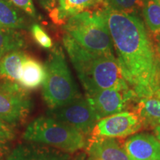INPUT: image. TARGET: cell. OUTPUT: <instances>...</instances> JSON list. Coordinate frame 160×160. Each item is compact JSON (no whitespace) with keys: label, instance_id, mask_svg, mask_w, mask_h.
I'll use <instances>...</instances> for the list:
<instances>
[{"label":"cell","instance_id":"obj_1","mask_svg":"<svg viewBox=\"0 0 160 160\" xmlns=\"http://www.w3.org/2000/svg\"><path fill=\"white\" fill-rule=\"evenodd\" d=\"M102 9L122 76L138 100L160 94V56L139 16Z\"/></svg>","mask_w":160,"mask_h":160},{"label":"cell","instance_id":"obj_2","mask_svg":"<svg viewBox=\"0 0 160 160\" xmlns=\"http://www.w3.org/2000/svg\"><path fill=\"white\" fill-rule=\"evenodd\" d=\"M63 44L86 95L127 84L113 52H90L66 34H64Z\"/></svg>","mask_w":160,"mask_h":160},{"label":"cell","instance_id":"obj_3","mask_svg":"<svg viewBox=\"0 0 160 160\" xmlns=\"http://www.w3.org/2000/svg\"><path fill=\"white\" fill-rule=\"evenodd\" d=\"M45 68L42 97L49 109L68 105L82 97L59 45L53 48Z\"/></svg>","mask_w":160,"mask_h":160},{"label":"cell","instance_id":"obj_4","mask_svg":"<svg viewBox=\"0 0 160 160\" xmlns=\"http://www.w3.org/2000/svg\"><path fill=\"white\" fill-rule=\"evenodd\" d=\"M65 34L93 53L113 52V45L102 9L76 14L63 25Z\"/></svg>","mask_w":160,"mask_h":160},{"label":"cell","instance_id":"obj_5","mask_svg":"<svg viewBox=\"0 0 160 160\" xmlns=\"http://www.w3.org/2000/svg\"><path fill=\"white\" fill-rule=\"evenodd\" d=\"M22 138L27 142L51 146L65 153H74L87 145L83 133L48 116H40L30 122Z\"/></svg>","mask_w":160,"mask_h":160},{"label":"cell","instance_id":"obj_6","mask_svg":"<svg viewBox=\"0 0 160 160\" xmlns=\"http://www.w3.org/2000/svg\"><path fill=\"white\" fill-rule=\"evenodd\" d=\"M27 90L19 83L5 80L0 82V120L13 126L23 122L33 108Z\"/></svg>","mask_w":160,"mask_h":160},{"label":"cell","instance_id":"obj_7","mask_svg":"<svg viewBox=\"0 0 160 160\" xmlns=\"http://www.w3.org/2000/svg\"><path fill=\"white\" fill-rule=\"evenodd\" d=\"M99 120L109 116L128 111V106L137 102V96L128 84L104 89L86 95Z\"/></svg>","mask_w":160,"mask_h":160},{"label":"cell","instance_id":"obj_8","mask_svg":"<svg viewBox=\"0 0 160 160\" xmlns=\"http://www.w3.org/2000/svg\"><path fill=\"white\" fill-rule=\"evenodd\" d=\"M46 114L71 126L84 135L92 133L99 121L91 104L82 97L62 107L48 109Z\"/></svg>","mask_w":160,"mask_h":160},{"label":"cell","instance_id":"obj_9","mask_svg":"<svg viewBox=\"0 0 160 160\" xmlns=\"http://www.w3.org/2000/svg\"><path fill=\"white\" fill-rule=\"evenodd\" d=\"M142 127L135 112L125 111L99 120L92 134L97 137H125L135 134Z\"/></svg>","mask_w":160,"mask_h":160},{"label":"cell","instance_id":"obj_10","mask_svg":"<svg viewBox=\"0 0 160 160\" xmlns=\"http://www.w3.org/2000/svg\"><path fill=\"white\" fill-rule=\"evenodd\" d=\"M124 148L131 160H160V139L150 133L132 135L126 139Z\"/></svg>","mask_w":160,"mask_h":160},{"label":"cell","instance_id":"obj_11","mask_svg":"<svg viewBox=\"0 0 160 160\" xmlns=\"http://www.w3.org/2000/svg\"><path fill=\"white\" fill-rule=\"evenodd\" d=\"M86 147L91 160H131L114 138L93 137Z\"/></svg>","mask_w":160,"mask_h":160},{"label":"cell","instance_id":"obj_12","mask_svg":"<svg viewBox=\"0 0 160 160\" xmlns=\"http://www.w3.org/2000/svg\"><path fill=\"white\" fill-rule=\"evenodd\" d=\"M104 0H58L57 5L49 15L52 21L63 25L67 20L82 12L102 8Z\"/></svg>","mask_w":160,"mask_h":160},{"label":"cell","instance_id":"obj_13","mask_svg":"<svg viewBox=\"0 0 160 160\" xmlns=\"http://www.w3.org/2000/svg\"><path fill=\"white\" fill-rule=\"evenodd\" d=\"M6 160H70L65 152L44 145L22 144L12 150Z\"/></svg>","mask_w":160,"mask_h":160},{"label":"cell","instance_id":"obj_14","mask_svg":"<svg viewBox=\"0 0 160 160\" xmlns=\"http://www.w3.org/2000/svg\"><path fill=\"white\" fill-rule=\"evenodd\" d=\"M45 79V65L37 59L27 56L22 65L18 83L26 90H33L42 85Z\"/></svg>","mask_w":160,"mask_h":160},{"label":"cell","instance_id":"obj_15","mask_svg":"<svg viewBox=\"0 0 160 160\" xmlns=\"http://www.w3.org/2000/svg\"><path fill=\"white\" fill-rule=\"evenodd\" d=\"M29 17L11 0H0V27L18 30L28 28Z\"/></svg>","mask_w":160,"mask_h":160},{"label":"cell","instance_id":"obj_16","mask_svg":"<svg viewBox=\"0 0 160 160\" xmlns=\"http://www.w3.org/2000/svg\"><path fill=\"white\" fill-rule=\"evenodd\" d=\"M136 104L134 112L142 126L152 128L160 126V94L140 99Z\"/></svg>","mask_w":160,"mask_h":160},{"label":"cell","instance_id":"obj_17","mask_svg":"<svg viewBox=\"0 0 160 160\" xmlns=\"http://www.w3.org/2000/svg\"><path fill=\"white\" fill-rule=\"evenodd\" d=\"M27 56L22 50H16L6 53L0 61V77L19 82L22 65Z\"/></svg>","mask_w":160,"mask_h":160},{"label":"cell","instance_id":"obj_18","mask_svg":"<svg viewBox=\"0 0 160 160\" xmlns=\"http://www.w3.org/2000/svg\"><path fill=\"white\" fill-rule=\"evenodd\" d=\"M24 37L17 30L0 27V61L6 53L25 47Z\"/></svg>","mask_w":160,"mask_h":160},{"label":"cell","instance_id":"obj_19","mask_svg":"<svg viewBox=\"0 0 160 160\" xmlns=\"http://www.w3.org/2000/svg\"><path fill=\"white\" fill-rule=\"evenodd\" d=\"M142 10L149 31L155 36L160 34V0H145Z\"/></svg>","mask_w":160,"mask_h":160},{"label":"cell","instance_id":"obj_20","mask_svg":"<svg viewBox=\"0 0 160 160\" xmlns=\"http://www.w3.org/2000/svg\"><path fill=\"white\" fill-rule=\"evenodd\" d=\"M145 0H104V6L113 11L127 13H135L142 8Z\"/></svg>","mask_w":160,"mask_h":160},{"label":"cell","instance_id":"obj_21","mask_svg":"<svg viewBox=\"0 0 160 160\" xmlns=\"http://www.w3.org/2000/svg\"><path fill=\"white\" fill-rule=\"evenodd\" d=\"M31 31L33 39L43 48L51 49L53 47V42L44 29L38 24H33L31 27Z\"/></svg>","mask_w":160,"mask_h":160},{"label":"cell","instance_id":"obj_22","mask_svg":"<svg viewBox=\"0 0 160 160\" xmlns=\"http://www.w3.org/2000/svg\"><path fill=\"white\" fill-rule=\"evenodd\" d=\"M11 1L17 8L21 9L24 13H25L29 17L33 19H37L39 18L32 0H11Z\"/></svg>","mask_w":160,"mask_h":160},{"label":"cell","instance_id":"obj_23","mask_svg":"<svg viewBox=\"0 0 160 160\" xmlns=\"http://www.w3.org/2000/svg\"><path fill=\"white\" fill-rule=\"evenodd\" d=\"M14 131L12 126L0 120V137L8 141L14 138Z\"/></svg>","mask_w":160,"mask_h":160},{"label":"cell","instance_id":"obj_24","mask_svg":"<svg viewBox=\"0 0 160 160\" xmlns=\"http://www.w3.org/2000/svg\"><path fill=\"white\" fill-rule=\"evenodd\" d=\"M44 9L47 10L49 13L57 6L58 0H37Z\"/></svg>","mask_w":160,"mask_h":160},{"label":"cell","instance_id":"obj_25","mask_svg":"<svg viewBox=\"0 0 160 160\" xmlns=\"http://www.w3.org/2000/svg\"><path fill=\"white\" fill-rule=\"evenodd\" d=\"M156 45H157L158 52H159V56H160V34L159 35H156Z\"/></svg>","mask_w":160,"mask_h":160},{"label":"cell","instance_id":"obj_26","mask_svg":"<svg viewBox=\"0 0 160 160\" xmlns=\"http://www.w3.org/2000/svg\"><path fill=\"white\" fill-rule=\"evenodd\" d=\"M6 142H7V140L0 137V152H1L2 150L3 149V148L5 147Z\"/></svg>","mask_w":160,"mask_h":160},{"label":"cell","instance_id":"obj_27","mask_svg":"<svg viewBox=\"0 0 160 160\" xmlns=\"http://www.w3.org/2000/svg\"><path fill=\"white\" fill-rule=\"evenodd\" d=\"M154 133L156 137L160 139V126H157V127L154 128Z\"/></svg>","mask_w":160,"mask_h":160},{"label":"cell","instance_id":"obj_28","mask_svg":"<svg viewBox=\"0 0 160 160\" xmlns=\"http://www.w3.org/2000/svg\"><path fill=\"white\" fill-rule=\"evenodd\" d=\"M76 160H91V159H89V158H86L85 157H79Z\"/></svg>","mask_w":160,"mask_h":160}]
</instances>
